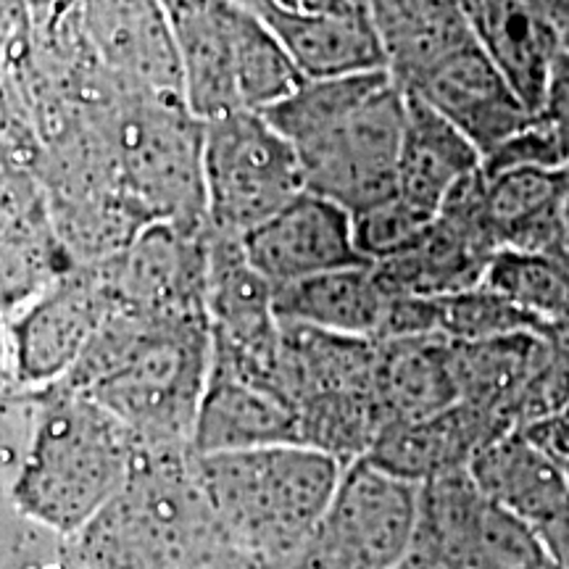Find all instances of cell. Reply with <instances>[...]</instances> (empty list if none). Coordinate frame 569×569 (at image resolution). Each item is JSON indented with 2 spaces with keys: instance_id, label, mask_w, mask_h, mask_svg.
<instances>
[{
  "instance_id": "6da1fadb",
  "label": "cell",
  "mask_w": 569,
  "mask_h": 569,
  "mask_svg": "<svg viewBox=\"0 0 569 569\" xmlns=\"http://www.w3.org/2000/svg\"><path fill=\"white\" fill-rule=\"evenodd\" d=\"M209 372V317L117 306L61 386L109 409L146 451H193Z\"/></svg>"
},
{
  "instance_id": "7a4b0ae2",
  "label": "cell",
  "mask_w": 569,
  "mask_h": 569,
  "mask_svg": "<svg viewBox=\"0 0 569 569\" xmlns=\"http://www.w3.org/2000/svg\"><path fill=\"white\" fill-rule=\"evenodd\" d=\"M409 96L388 71L306 80L267 119L301 161L306 190L359 213L396 193Z\"/></svg>"
},
{
  "instance_id": "3957f363",
  "label": "cell",
  "mask_w": 569,
  "mask_h": 569,
  "mask_svg": "<svg viewBox=\"0 0 569 569\" xmlns=\"http://www.w3.org/2000/svg\"><path fill=\"white\" fill-rule=\"evenodd\" d=\"M142 443L109 409L61 382L40 390L38 422L13 503L24 517L77 538L122 493Z\"/></svg>"
},
{
  "instance_id": "277c9868",
  "label": "cell",
  "mask_w": 569,
  "mask_h": 569,
  "mask_svg": "<svg viewBox=\"0 0 569 569\" xmlns=\"http://www.w3.org/2000/svg\"><path fill=\"white\" fill-rule=\"evenodd\" d=\"M343 469L338 459L298 443L196 453L198 480L227 543L272 569H293Z\"/></svg>"
},
{
  "instance_id": "5b68a950",
  "label": "cell",
  "mask_w": 569,
  "mask_h": 569,
  "mask_svg": "<svg viewBox=\"0 0 569 569\" xmlns=\"http://www.w3.org/2000/svg\"><path fill=\"white\" fill-rule=\"evenodd\" d=\"M74 540L80 569H203L227 543L196 451H142L132 478Z\"/></svg>"
},
{
  "instance_id": "8992f818",
  "label": "cell",
  "mask_w": 569,
  "mask_h": 569,
  "mask_svg": "<svg viewBox=\"0 0 569 569\" xmlns=\"http://www.w3.org/2000/svg\"><path fill=\"white\" fill-rule=\"evenodd\" d=\"M172 21L180 96L198 119L267 113L306 82L272 27L234 0H163Z\"/></svg>"
},
{
  "instance_id": "52a82bcc",
  "label": "cell",
  "mask_w": 569,
  "mask_h": 569,
  "mask_svg": "<svg viewBox=\"0 0 569 569\" xmlns=\"http://www.w3.org/2000/svg\"><path fill=\"white\" fill-rule=\"evenodd\" d=\"M92 113L142 222H206L203 119L180 96L113 90Z\"/></svg>"
},
{
  "instance_id": "ba28073f",
  "label": "cell",
  "mask_w": 569,
  "mask_h": 569,
  "mask_svg": "<svg viewBox=\"0 0 569 569\" xmlns=\"http://www.w3.org/2000/svg\"><path fill=\"white\" fill-rule=\"evenodd\" d=\"M280 390L298 422V443L340 465L367 459L386 430L375 401V340L282 322Z\"/></svg>"
},
{
  "instance_id": "9c48e42d",
  "label": "cell",
  "mask_w": 569,
  "mask_h": 569,
  "mask_svg": "<svg viewBox=\"0 0 569 569\" xmlns=\"http://www.w3.org/2000/svg\"><path fill=\"white\" fill-rule=\"evenodd\" d=\"M303 190L301 161L267 113L203 122V203L213 232L243 240Z\"/></svg>"
},
{
  "instance_id": "30bf717a",
  "label": "cell",
  "mask_w": 569,
  "mask_h": 569,
  "mask_svg": "<svg viewBox=\"0 0 569 569\" xmlns=\"http://www.w3.org/2000/svg\"><path fill=\"white\" fill-rule=\"evenodd\" d=\"M398 569H557L538 530L482 493L469 472L419 486L415 540Z\"/></svg>"
},
{
  "instance_id": "8fae6325",
  "label": "cell",
  "mask_w": 569,
  "mask_h": 569,
  "mask_svg": "<svg viewBox=\"0 0 569 569\" xmlns=\"http://www.w3.org/2000/svg\"><path fill=\"white\" fill-rule=\"evenodd\" d=\"M419 486L369 459L343 469L293 569H398L415 540Z\"/></svg>"
},
{
  "instance_id": "7c38bea8",
  "label": "cell",
  "mask_w": 569,
  "mask_h": 569,
  "mask_svg": "<svg viewBox=\"0 0 569 569\" xmlns=\"http://www.w3.org/2000/svg\"><path fill=\"white\" fill-rule=\"evenodd\" d=\"M113 309L117 298L101 261L71 267L13 325L19 380L40 390L67 380Z\"/></svg>"
},
{
  "instance_id": "4fadbf2b",
  "label": "cell",
  "mask_w": 569,
  "mask_h": 569,
  "mask_svg": "<svg viewBox=\"0 0 569 569\" xmlns=\"http://www.w3.org/2000/svg\"><path fill=\"white\" fill-rule=\"evenodd\" d=\"M69 9L84 51L113 90L180 96V63L163 0H69Z\"/></svg>"
},
{
  "instance_id": "5bb4252c",
  "label": "cell",
  "mask_w": 569,
  "mask_h": 569,
  "mask_svg": "<svg viewBox=\"0 0 569 569\" xmlns=\"http://www.w3.org/2000/svg\"><path fill=\"white\" fill-rule=\"evenodd\" d=\"M209 222H153L101 261L117 306L148 315H206Z\"/></svg>"
},
{
  "instance_id": "9a60e30c",
  "label": "cell",
  "mask_w": 569,
  "mask_h": 569,
  "mask_svg": "<svg viewBox=\"0 0 569 569\" xmlns=\"http://www.w3.org/2000/svg\"><path fill=\"white\" fill-rule=\"evenodd\" d=\"M248 261L272 288H284L336 269L367 264L343 206L303 190L272 219L243 238Z\"/></svg>"
},
{
  "instance_id": "2e32d148",
  "label": "cell",
  "mask_w": 569,
  "mask_h": 569,
  "mask_svg": "<svg viewBox=\"0 0 569 569\" xmlns=\"http://www.w3.org/2000/svg\"><path fill=\"white\" fill-rule=\"evenodd\" d=\"M407 96L457 127L478 148L482 161L515 138L532 117L528 103L475 42L427 71Z\"/></svg>"
},
{
  "instance_id": "e0dca14e",
  "label": "cell",
  "mask_w": 569,
  "mask_h": 569,
  "mask_svg": "<svg viewBox=\"0 0 569 569\" xmlns=\"http://www.w3.org/2000/svg\"><path fill=\"white\" fill-rule=\"evenodd\" d=\"M503 432L509 427L501 419L459 401L432 417L388 425L367 459L396 478L425 486L446 475L469 472L482 448Z\"/></svg>"
},
{
  "instance_id": "ac0fdd59",
  "label": "cell",
  "mask_w": 569,
  "mask_h": 569,
  "mask_svg": "<svg viewBox=\"0 0 569 569\" xmlns=\"http://www.w3.org/2000/svg\"><path fill=\"white\" fill-rule=\"evenodd\" d=\"M475 46L507 77L528 109L543 98L561 38L538 0H461Z\"/></svg>"
},
{
  "instance_id": "d6986e66",
  "label": "cell",
  "mask_w": 569,
  "mask_h": 569,
  "mask_svg": "<svg viewBox=\"0 0 569 569\" xmlns=\"http://www.w3.org/2000/svg\"><path fill=\"white\" fill-rule=\"evenodd\" d=\"M280 443H298V422L290 403L274 388L211 365L193 451L203 457Z\"/></svg>"
},
{
  "instance_id": "ffe728a7",
  "label": "cell",
  "mask_w": 569,
  "mask_h": 569,
  "mask_svg": "<svg viewBox=\"0 0 569 569\" xmlns=\"http://www.w3.org/2000/svg\"><path fill=\"white\" fill-rule=\"evenodd\" d=\"M390 303L393 293H388L372 264L336 269L274 290L280 322L375 343L386 336Z\"/></svg>"
},
{
  "instance_id": "44dd1931",
  "label": "cell",
  "mask_w": 569,
  "mask_h": 569,
  "mask_svg": "<svg viewBox=\"0 0 569 569\" xmlns=\"http://www.w3.org/2000/svg\"><path fill=\"white\" fill-rule=\"evenodd\" d=\"M482 172L478 148L430 106L409 96L407 127L396 169V196L438 217L461 184Z\"/></svg>"
},
{
  "instance_id": "7402d4cb",
  "label": "cell",
  "mask_w": 569,
  "mask_h": 569,
  "mask_svg": "<svg viewBox=\"0 0 569 569\" xmlns=\"http://www.w3.org/2000/svg\"><path fill=\"white\" fill-rule=\"evenodd\" d=\"M469 478L490 501L536 530L569 507L565 467L522 430L503 432L482 448Z\"/></svg>"
},
{
  "instance_id": "603a6c76",
  "label": "cell",
  "mask_w": 569,
  "mask_h": 569,
  "mask_svg": "<svg viewBox=\"0 0 569 569\" xmlns=\"http://www.w3.org/2000/svg\"><path fill=\"white\" fill-rule=\"evenodd\" d=\"M372 388L386 427L432 417L459 403L451 340L438 336L377 340Z\"/></svg>"
},
{
  "instance_id": "cb8c5ba5",
  "label": "cell",
  "mask_w": 569,
  "mask_h": 569,
  "mask_svg": "<svg viewBox=\"0 0 569 569\" xmlns=\"http://www.w3.org/2000/svg\"><path fill=\"white\" fill-rule=\"evenodd\" d=\"M386 69L407 92L440 61L469 46L467 17L453 0H367Z\"/></svg>"
},
{
  "instance_id": "d4e9b609",
  "label": "cell",
  "mask_w": 569,
  "mask_h": 569,
  "mask_svg": "<svg viewBox=\"0 0 569 569\" xmlns=\"http://www.w3.org/2000/svg\"><path fill=\"white\" fill-rule=\"evenodd\" d=\"M261 19L272 27L303 80H338L388 71L386 53L365 6L309 17L264 13Z\"/></svg>"
},
{
  "instance_id": "484cf974",
  "label": "cell",
  "mask_w": 569,
  "mask_h": 569,
  "mask_svg": "<svg viewBox=\"0 0 569 569\" xmlns=\"http://www.w3.org/2000/svg\"><path fill=\"white\" fill-rule=\"evenodd\" d=\"M549 356L551 343L546 332H517L480 343H451L459 401L488 411L515 430L511 409Z\"/></svg>"
},
{
  "instance_id": "4316f807",
  "label": "cell",
  "mask_w": 569,
  "mask_h": 569,
  "mask_svg": "<svg viewBox=\"0 0 569 569\" xmlns=\"http://www.w3.org/2000/svg\"><path fill=\"white\" fill-rule=\"evenodd\" d=\"M486 284L538 319L543 330L569 317V272L553 256L498 251Z\"/></svg>"
},
{
  "instance_id": "83f0119b",
  "label": "cell",
  "mask_w": 569,
  "mask_h": 569,
  "mask_svg": "<svg viewBox=\"0 0 569 569\" xmlns=\"http://www.w3.org/2000/svg\"><path fill=\"white\" fill-rule=\"evenodd\" d=\"M432 330L451 343H480V340L507 338L517 332H543V325L528 311L517 309L486 282L459 293L430 298Z\"/></svg>"
},
{
  "instance_id": "f1b7e54d",
  "label": "cell",
  "mask_w": 569,
  "mask_h": 569,
  "mask_svg": "<svg viewBox=\"0 0 569 569\" xmlns=\"http://www.w3.org/2000/svg\"><path fill=\"white\" fill-rule=\"evenodd\" d=\"M351 217L356 248L367 264H382V261L409 251L427 232V227L436 222V217H427L425 211L396 193L365 211L351 213Z\"/></svg>"
},
{
  "instance_id": "f546056e",
  "label": "cell",
  "mask_w": 569,
  "mask_h": 569,
  "mask_svg": "<svg viewBox=\"0 0 569 569\" xmlns=\"http://www.w3.org/2000/svg\"><path fill=\"white\" fill-rule=\"evenodd\" d=\"M569 161V130L551 119L532 113L530 122L509 138L482 161V172H503V169H553Z\"/></svg>"
},
{
  "instance_id": "4dcf8cb0",
  "label": "cell",
  "mask_w": 569,
  "mask_h": 569,
  "mask_svg": "<svg viewBox=\"0 0 569 569\" xmlns=\"http://www.w3.org/2000/svg\"><path fill=\"white\" fill-rule=\"evenodd\" d=\"M536 113L569 130V48H561L557 59H553Z\"/></svg>"
},
{
  "instance_id": "1f68e13d",
  "label": "cell",
  "mask_w": 569,
  "mask_h": 569,
  "mask_svg": "<svg viewBox=\"0 0 569 569\" xmlns=\"http://www.w3.org/2000/svg\"><path fill=\"white\" fill-rule=\"evenodd\" d=\"M532 443L543 448L549 457L559 461L561 467H569V401L559 411H553L551 417H546L543 422L522 430Z\"/></svg>"
},
{
  "instance_id": "d6a6232c",
  "label": "cell",
  "mask_w": 569,
  "mask_h": 569,
  "mask_svg": "<svg viewBox=\"0 0 569 569\" xmlns=\"http://www.w3.org/2000/svg\"><path fill=\"white\" fill-rule=\"evenodd\" d=\"M538 536L557 569H569V507L538 528Z\"/></svg>"
},
{
  "instance_id": "836d02e7",
  "label": "cell",
  "mask_w": 569,
  "mask_h": 569,
  "mask_svg": "<svg viewBox=\"0 0 569 569\" xmlns=\"http://www.w3.org/2000/svg\"><path fill=\"white\" fill-rule=\"evenodd\" d=\"M356 6L353 0H264L259 17L264 13H290V17H309V13L343 11Z\"/></svg>"
},
{
  "instance_id": "e575fe53",
  "label": "cell",
  "mask_w": 569,
  "mask_h": 569,
  "mask_svg": "<svg viewBox=\"0 0 569 569\" xmlns=\"http://www.w3.org/2000/svg\"><path fill=\"white\" fill-rule=\"evenodd\" d=\"M203 569H272V567L261 565V561L246 557V553H240L234 549H227L222 557H217L211 565H206Z\"/></svg>"
},
{
  "instance_id": "d590c367",
  "label": "cell",
  "mask_w": 569,
  "mask_h": 569,
  "mask_svg": "<svg viewBox=\"0 0 569 569\" xmlns=\"http://www.w3.org/2000/svg\"><path fill=\"white\" fill-rule=\"evenodd\" d=\"M234 3H240V6H246V9L261 13V6H264V0H234Z\"/></svg>"
},
{
  "instance_id": "8d00e7d4",
  "label": "cell",
  "mask_w": 569,
  "mask_h": 569,
  "mask_svg": "<svg viewBox=\"0 0 569 569\" xmlns=\"http://www.w3.org/2000/svg\"><path fill=\"white\" fill-rule=\"evenodd\" d=\"M353 3H356V6H367V0H353Z\"/></svg>"
},
{
  "instance_id": "74e56055",
  "label": "cell",
  "mask_w": 569,
  "mask_h": 569,
  "mask_svg": "<svg viewBox=\"0 0 569 569\" xmlns=\"http://www.w3.org/2000/svg\"><path fill=\"white\" fill-rule=\"evenodd\" d=\"M453 3H459V6H461V0H453Z\"/></svg>"
}]
</instances>
